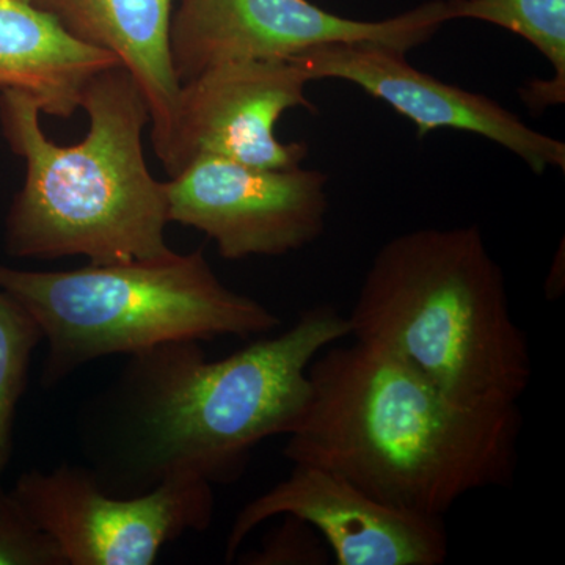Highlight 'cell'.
Wrapping results in <instances>:
<instances>
[{
	"mask_svg": "<svg viewBox=\"0 0 565 565\" xmlns=\"http://www.w3.org/2000/svg\"><path fill=\"white\" fill-rule=\"evenodd\" d=\"M451 20L490 22L533 44L555 70L552 81H533L520 92L531 109L565 102V0H446Z\"/></svg>",
	"mask_w": 565,
	"mask_h": 565,
	"instance_id": "obj_14",
	"label": "cell"
},
{
	"mask_svg": "<svg viewBox=\"0 0 565 565\" xmlns=\"http://www.w3.org/2000/svg\"><path fill=\"white\" fill-rule=\"evenodd\" d=\"M82 43L117 55L150 110L159 161L172 143L181 82L174 73L170 31L173 0H31Z\"/></svg>",
	"mask_w": 565,
	"mask_h": 565,
	"instance_id": "obj_12",
	"label": "cell"
},
{
	"mask_svg": "<svg viewBox=\"0 0 565 565\" xmlns=\"http://www.w3.org/2000/svg\"><path fill=\"white\" fill-rule=\"evenodd\" d=\"M11 493L68 565L154 564L163 546L206 530L214 515L212 484L195 475L125 497L103 490L87 468L65 463L50 473L28 471Z\"/></svg>",
	"mask_w": 565,
	"mask_h": 565,
	"instance_id": "obj_6",
	"label": "cell"
},
{
	"mask_svg": "<svg viewBox=\"0 0 565 565\" xmlns=\"http://www.w3.org/2000/svg\"><path fill=\"white\" fill-rule=\"evenodd\" d=\"M40 341V329L28 311L0 291V478L10 460L18 405Z\"/></svg>",
	"mask_w": 565,
	"mask_h": 565,
	"instance_id": "obj_15",
	"label": "cell"
},
{
	"mask_svg": "<svg viewBox=\"0 0 565 565\" xmlns=\"http://www.w3.org/2000/svg\"><path fill=\"white\" fill-rule=\"evenodd\" d=\"M166 185L170 222L206 234L232 262L288 255L326 230L327 177L318 170L259 169L202 156Z\"/></svg>",
	"mask_w": 565,
	"mask_h": 565,
	"instance_id": "obj_8",
	"label": "cell"
},
{
	"mask_svg": "<svg viewBox=\"0 0 565 565\" xmlns=\"http://www.w3.org/2000/svg\"><path fill=\"white\" fill-rule=\"evenodd\" d=\"M282 515L313 527L337 565H440L448 557L441 516L394 508L343 476L294 463L288 478L241 509L226 541V559L236 556L253 530Z\"/></svg>",
	"mask_w": 565,
	"mask_h": 565,
	"instance_id": "obj_10",
	"label": "cell"
},
{
	"mask_svg": "<svg viewBox=\"0 0 565 565\" xmlns=\"http://www.w3.org/2000/svg\"><path fill=\"white\" fill-rule=\"evenodd\" d=\"M349 337L348 316L323 305L225 359H207L200 341L129 356L88 418L93 476L125 497L177 475L234 481L256 445L296 429L310 399V364Z\"/></svg>",
	"mask_w": 565,
	"mask_h": 565,
	"instance_id": "obj_1",
	"label": "cell"
},
{
	"mask_svg": "<svg viewBox=\"0 0 565 565\" xmlns=\"http://www.w3.org/2000/svg\"><path fill=\"white\" fill-rule=\"evenodd\" d=\"M81 109L85 139L61 147L41 128L36 99L0 90V129L25 166L24 184L6 221V248L22 259L85 256L92 264L156 258L172 252L166 182L143 152L150 110L121 65L96 74Z\"/></svg>",
	"mask_w": 565,
	"mask_h": 565,
	"instance_id": "obj_3",
	"label": "cell"
},
{
	"mask_svg": "<svg viewBox=\"0 0 565 565\" xmlns=\"http://www.w3.org/2000/svg\"><path fill=\"white\" fill-rule=\"evenodd\" d=\"M285 516L264 542L259 552L252 553L244 563L253 565H321L329 563L326 544L313 527L296 516Z\"/></svg>",
	"mask_w": 565,
	"mask_h": 565,
	"instance_id": "obj_17",
	"label": "cell"
},
{
	"mask_svg": "<svg viewBox=\"0 0 565 565\" xmlns=\"http://www.w3.org/2000/svg\"><path fill=\"white\" fill-rule=\"evenodd\" d=\"M288 61L299 65L311 81L359 85L414 122L419 139L438 129L475 134L514 152L534 173L565 170L563 141L535 131L486 95L445 84L414 68L403 51L366 41L329 43Z\"/></svg>",
	"mask_w": 565,
	"mask_h": 565,
	"instance_id": "obj_11",
	"label": "cell"
},
{
	"mask_svg": "<svg viewBox=\"0 0 565 565\" xmlns=\"http://www.w3.org/2000/svg\"><path fill=\"white\" fill-rule=\"evenodd\" d=\"M117 55L74 39L31 0H0V90L28 93L41 114L71 118L93 77Z\"/></svg>",
	"mask_w": 565,
	"mask_h": 565,
	"instance_id": "obj_13",
	"label": "cell"
},
{
	"mask_svg": "<svg viewBox=\"0 0 565 565\" xmlns=\"http://www.w3.org/2000/svg\"><path fill=\"white\" fill-rule=\"evenodd\" d=\"M0 291L46 341L43 384L57 385L103 356L172 341L250 338L281 326L273 310L223 285L202 250L35 273L0 264Z\"/></svg>",
	"mask_w": 565,
	"mask_h": 565,
	"instance_id": "obj_5",
	"label": "cell"
},
{
	"mask_svg": "<svg viewBox=\"0 0 565 565\" xmlns=\"http://www.w3.org/2000/svg\"><path fill=\"white\" fill-rule=\"evenodd\" d=\"M0 565H68L54 539L0 489Z\"/></svg>",
	"mask_w": 565,
	"mask_h": 565,
	"instance_id": "obj_16",
	"label": "cell"
},
{
	"mask_svg": "<svg viewBox=\"0 0 565 565\" xmlns=\"http://www.w3.org/2000/svg\"><path fill=\"white\" fill-rule=\"evenodd\" d=\"M310 399L285 456L343 476L394 508L441 516L514 481L519 405L456 403L388 353L334 343L310 364Z\"/></svg>",
	"mask_w": 565,
	"mask_h": 565,
	"instance_id": "obj_2",
	"label": "cell"
},
{
	"mask_svg": "<svg viewBox=\"0 0 565 565\" xmlns=\"http://www.w3.org/2000/svg\"><path fill=\"white\" fill-rule=\"evenodd\" d=\"M311 79L291 61L226 62L181 84L172 143L163 169L170 178L202 156L289 169L307 158L305 143H282L275 126L285 111L313 109Z\"/></svg>",
	"mask_w": 565,
	"mask_h": 565,
	"instance_id": "obj_9",
	"label": "cell"
},
{
	"mask_svg": "<svg viewBox=\"0 0 565 565\" xmlns=\"http://www.w3.org/2000/svg\"><path fill=\"white\" fill-rule=\"evenodd\" d=\"M348 321L353 341L467 407L519 405L533 377L504 275L475 225L414 230L382 245Z\"/></svg>",
	"mask_w": 565,
	"mask_h": 565,
	"instance_id": "obj_4",
	"label": "cell"
},
{
	"mask_svg": "<svg viewBox=\"0 0 565 565\" xmlns=\"http://www.w3.org/2000/svg\"><path fill=\"white\" fill-rule=\"evenodd\" d=\"M449 20L446 0H433L384 21L340 17L310 0H180L170 46L181 84L226 62L288 61L329 43L384 44L407 52Z\"/></svg>",
	"mask_w": 565,
	"mask_h": 565,
	"instance_id": "obj_7",
	"label": "cell"
}]
</instances>
